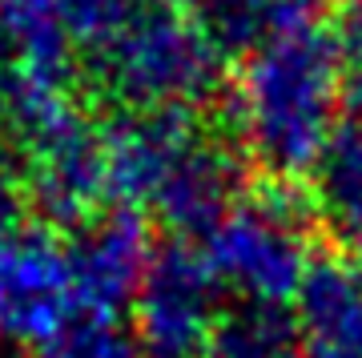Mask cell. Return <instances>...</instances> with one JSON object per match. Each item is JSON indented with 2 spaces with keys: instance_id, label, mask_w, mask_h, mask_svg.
Instances as JSON below:
<instances>
[{
  "instance_id": "6da1fadb",
  "label": "cell",
  "mask_w": 362,
  "mask_h": 358,
  "mask_svg": "<svg viewBox=\"0 0 362 358\" xmlns=\"http://www.w3.org/2000/svg\"><path fill=\"white\" fill-rule=\"evenodd\" d=\"M233 178L230 154L189 109L129 113L105 129V197H117V209H149L177 233L214 230L238 202Z\"/></svg>"
},
{
  "instance_id": "52a82bcc",
  "label": "cell",
  "mask_w": 362,
  "mask_h": 358,
  "mask_svg": "<svg viewBox=\"0 0 362 358\" xmlns=\"http://www.w3.org/2000/svg\"><path fill=\"white\" fill-rule=\"evenodd\" d=\"M314 193L326 226L346 242H362V113L338 125L318 154Z\"/></svg>"
},
{
  "instance_id": "3957f363",
  "label": "cell",
  "mask_w": 362,
  "mask_h": 358,
  "mask_svg": "<svg viewBox=\"0 0 362 358\" xmlns=\"http://www.w3.org/2000/svg\"><path fill=\"white\" fill-rule=\"evenodd\" d=\"M81 77H93L129 113L194 109L221 81V45L202 16L145 0Z\"/></svg>"
},
{
  "instance_id": "277c9868",
  "label": "cell",
  "mask_w": 362,
  "mask_h": 358,
  "mask_svg": "<svg viewBox=\"0 0 362 358\" xmlns=\"http://www.w3.org/2000/svg\"><path fill=\"white\" fill-rule=\"evenodd\" d=\"M209 274L238 306H282L306 278V238L278 202H233L202 246Z\"/></svg>"
},
{
  "instance_id": "9c48e42d",
  "label": "cell",
  "mask_w": 362,
  "mask_h": 358,
  "mask_svg": "<svg viewBox=\"0 0 362 358\" xmlns=\"http://www.w3.org/2000/svg\"><path fill=\"white\" fill-rule=\"evenodd\" d=\"M37 358H149V350L137 330H125L117 318H77L40 342Z\"/></svg>"
},
{
  "instance_id": "5b68a950",
  "label": "cell",
  "mask_w": 362,
  "mask_h": 358,
  "mask_svg": "<svg viewBox=\"0 0 362 358\" xmlns=\"http://www.w3.org/2000/svg\"><path fill=\"white\" fill-rule=\"evenodd\" d=\"M218 294L221 286L214 282L202 250L173 242L149 254L133 298V330L149 358H206L221 318Z\"/></svg>"
},
{
  "instance_id": "30bf717a",
  "label": "cell",
  "mask_w": 362,
  "mask_h": 358,
  "mask_svg": "<svg viewBox=\"0 0 362 358\" xmlns=\"http://www.w3.org/2000/svg\"><path fill=\"white\" fill-rule=\"evenodd\" d=\"M326 33L334 40V52L342 61V69L362 77V0H338L330 8Z\"/></svg>"
},
{
  "instance_id": "7a4b0ae2",
  "label": "cell",
  "mask_w": 362,
  "mask_h": 358,
  "mask_svg": "<svg viewBox=\"0 0 362 358\" xmlns=\"http://www.w3.org/2000/svg\"><path fill=\"white\" fill-rule=\"evenodd\" d=\"M342 61L326 25L294 28L246 52L238 77V129L266 173L290 178L314 169L334 137Z\"/></svg>"
},
{
  "instance_id": "8fae6325",
  "label": "cell",
  "mask_w": 362,
  "mask_h": 358,
  "mask_svg": "<svg viewBox=\"0 0 362 358\" xmlns=\"http://www.w3.org/2000/svg\"><path fill=\"white\" fill-rule=\"evenodd\" d=\"M354 97H358V113H362V77H358V89H354Z\"/></svg>"
},
{
  "instance_id": "8992f818",
  "label": "cell",
  "mask_w": 362,
  "mask_h": 358,
  "mask_svg": "<svg viewBox=\"0 0 362 358\" xmlns=\"http://www.w3.org/2000/svg\"><path fill=\"white\" fill-rule=\"evenodd\" d=\"M290 318L306 358H362V262H314Z\"/></svg>"
},
{
  "instance_id": "ba28073f",
  "label": "cell",
  "mask_w": 362,
  "mask_h": 358,
  "mask_svg": "<svg viewBox=\"0 0 362 358\" xmlns=\"http://www.w3.org/2000/svg\"><path fill=\"white\" fill-rule=\"evenodd\" d=\"M206 358H306L282 306H238L221 314Z\"/></svg>"
}]
</instances>
